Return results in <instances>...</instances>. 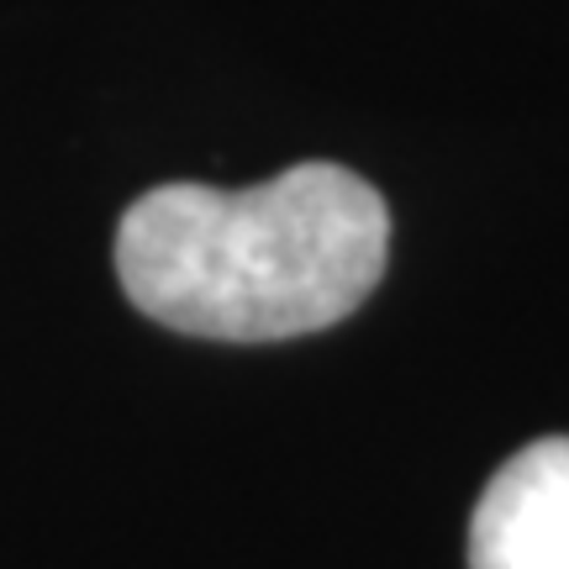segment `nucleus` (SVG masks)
<instances>
[{
	"instance_id": "2",
	"label": "nucleus",
	"mask_w": 569,
	"mask_h": 569,
	"mask_svg": "<svg viewBox=\"0 0 569 569\" xmlns=\"http://www.w3.org/2000/svg\"><path fill=\"white\" fill-rule=\"evenodd\" d=\"M469 569H569V438H538L490 475Z\"/></svg>"
},
{
	"instance_id": "1",
	"label": "nucleus",
	"mask_w": 569,
	"mask_h": 569,
	"mask_svg": "<svg viewBox=\"0 0 569 569\" xmlns=\"http://www.w3.org/2000/svg\"><path fill=\"white\" fill-rule=\"evenodd\" d=\"M390 211L343 163L264 184H159L117 227V274L142 317L217 343H280L343 322L386 274Z\"/></svg>"
}]
</instances>
